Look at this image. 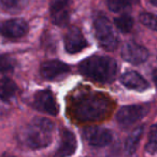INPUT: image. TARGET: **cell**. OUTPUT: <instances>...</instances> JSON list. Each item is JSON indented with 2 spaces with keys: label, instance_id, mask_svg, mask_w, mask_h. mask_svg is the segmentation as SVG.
Returning a JSON list of instances; mask_svg holds the SVG:
<instances>
[{
  "label": "cell",
  "instance_id": "obj_1",
  "mask_svg": "<svg viewBox=\"0 0 157 157\" xmlns=\"http://www.w3.org/2000/svg\"><path fill=\"white\" fill-rule=\"evenodd\" d=\"M111 109L110 100L101 94H86L78 97L72 105V114L82 122H96L105 118Z\"/></svg>",
  "mask_w": 157,
  "mask_h": 157
},
{
  "label": "cell",
  "instance_id": "obj_2",
  "mask_svg": "<svg viewBox=\"0 0 157 157\" xmlns=\"http://www.w3.org/2000/svg\"><path fill=\"white\" fill-rule=\"evenodd\" d=\"M78 70L84 76L98 83H111L117 72V65L113 58L94 55L83 60Z\"/></svg>",
  "mask_w": 157,
  "mask_h": 157
},
{
  "label": "cell",
  "instance_id": "obj_3",
  "mask_svg": "<svg viewBox=\"0 0 157 157\" xmlns=\"http://www.w3.org/2000/svg\"><path fill=\"white\" fill-rule=\"evenodd\" d=\"M54 124L48 118L36 117L23 128L20 139L26 146L33 150L48 146L52 142Z\"/></svg>",
  "mask_w": 157,
  "mask_h": 157
},
{
  "label": "cell",
  "instance_id": "obj_4",
  "mask_svg": "<svg viewBox=\"0 0 157 157\" xmlns=\"http://www.w3.org/2000/svg\"><path fill=\"white\" fill-rule=\"evenodd\" d=\"M94 27L96 38L101 48H103L105 51L115 50L118 40L110 21L105 16H99L95 21Z\"/></svg>",
  "mask_w": 157,
  "mask_h": 157
},
{
  "label": "cell",
  "instance_id": "obj_5",
  "mask_svg": "<svg viewBox=\"0 0 157 157\" xmlns=\"http://www.w3.org/2000/svg\"><path fill=\"white\" fill-rule=\"evenodd\" d=\"M72 10L71 0H54L51 5V20L57 26H66Z\"/></svg>",
  "mask_w": 157,
  "mask_h": 157
},
{
  "label": "cell",
  "instance_id": "obj_6",
  "mask_svg": "<svg viewBox=\"0 0 157 157\" xmlns=\"http://www.w3.org/2000/svg\"><path fill=\"white\" fill-rule=\"evenodd\" d=\"M33 107L38 111L50 115H57L58 113V105L54 98V95L50 90H39L33 97Z\"/></svg>",
  "mask_w": 157,
  "mask_h": 157
},
{
  "label": "cell",
  "instance_id": "obj_7",
  "mask_svg": "<svg viewBox=\"0 0 157 157\" xmlns=\"http://www.w3.org/2000/svg\"><path fill=\"white\" fill-rule=\"evenodd\" d=\"M83 138L90 145L102 147L112 141V132L102 127H88L83 131Z\"/></svg>",
  "mask_w": 157,
  "mask_h": 157
},
{
  "label": "cell",
  "instance_id": "obj_8",
  "mask_svg": "<svg viewBox=\"0 0 157 157\" xmlns=\"http://www.w3.org/2000/svg\"><path fill=\"white\" fill-rule=\"evenodd\" d=\"M148 109L143 105H126L123 107L116 114V120L118 124L123 126H129L133 123L141 120L146 113Z\"/></svg>",
  "mask_w": 157,
  "mask_h": 157
},
{
  "label": "cell",
  "instance_id": "obj_9",
  "mask_svg": "<svg viewBox=\"0 0 157 157\" xmlns=\"http://www.w3.org/2000/svg\"><path fill=\"white\" fill-rule=\"evenodd\" d=\"M28 25L24 20L14 18L0 23V35L9 39H17L26 35Z\"/></svg>",
  "mask_w": 157,
  "mask_h": 157
},
{
  "label": "cell",
  "instance_id": "obj_10",
  "mask_svg": "<svg viewBox=\"0 0 157 157\" xmlns=\"http://www.w3.org/2000/svg\"><path fill=\"white\" fill-rule=\"evenodd\" d=\"M148 51L135 42H128L122 48V57L132 65H140L148 58Z\"/></svg>",
  "mask_w": 157,
  "mask_h": 157
},
{
  "label": "cell",
  "instance_id": "obj_11",
  "mask_svg": "<svg viewBox=\"0 0 157 157\" xmlns=\"http://www.w3.org/2000/svg\"><path fill=\"white\" fill-rule=\"evenodd\" d=\"M87 46V41L81 30L76 27H71L65 36V48L70 54L81 52Z\"/></svg>",
  "mask_w": 157,
  "mask_h": 157
},
{
  "label": "cell",
  "instance_id": "obj_12",
  "mask_svg": "<svg viewBox=\"0 0 157 157\" xmlns=\"http://www.w3.org/2000/svg\"><path fill=\"white\" fill-rule=\"evenodd\" d=\"M76 148V139L74 135L68 129H63L60 135V145L55 152V157L71 156Z\"/></svg>",
  "mask_w": 157,
  "mask_h": 157
},
{
  "label": "cell",
  "instance_id": "obj_13",
  "mask_svg": "<svg viewBox=\"0 0 157 157\" xmlns=\"http://www.w3.org/2000/svg\"><path fill=\"white\" fill-rule=\"evenodd\" d=\"M70 68L66 65L65 63L59 60H48L45 61L41 65V75L48 80L58 78V76L63 75V74L68 73Z\"/></svg>",
  "mask_w": 157,
  "mask_h": 157
},
{
  "label": "cell",
  "instance_id": "obj_14",
  "mask_svg": "<svg viewBox=\"0 0 157 157\" xmlns=\"http://www.w3.org/2000/svg\"><path fill=\"white\" fill-rule=\"evenodd\" d=\"M121 82L124 86L138 92H143L148 88V83L136 71H127L121 76Z\"/></svg>",
  "mask_w": 157,
  "mask_h": 157
},
{
  "label": "cell",
  "instance_id": "obj_15",
  "mask_svg": "<svg viewBox=\"0 0 157 157\" xmlns=\"http://www.w3.org/2000/svg\"><path fill=\"white\" fill-rule=\"evenodd\" d=\"M17 92L16 84L9 78H0V98L2 100L11 99Z\"/></svg>",
  "mask_w": 157,
  "mask_h": 157
},
{
  "label": "cell",
  "instance_id": "obj_16",
  "mask_svg": "<svg viewBox=\"0 0 157 157\" xmlns=\"http://www.w3.org/2000/svg\"><path fill=\"white\" fill-rule=\"evenodd\" d=\"M142 133H143V127H137L129 135V137L126 140V143H125V150H126L127 154H133L136 152L140 140H141Z\"/></svg>",
  "mask_w": 157,
  "mask_h": 157
},
{
  "label": "cell",
  "instance_id": "obj_17",
  "mask_svg": "<svg viewBox=\"0 0 157 157\" xmlns=\"http://www.w3.org/2000/svg\"><path fill=\"white\" fill-rule=\"evenodd\" d=\"M29 0H0V3L6 11L10 13L21 12L27 6Z\"/></svg>",
  "mask_w": 157,
  "mask_h": 157
},
{
  "label": "cell",
  "instance_id": "obj_18",
  "mask_svg": "<svg viewBox=\"0 0 157 157\" xmlns=\"http://www.w3.org/2000/svg\"><path fill=\"white\" fill-rule=\"evenodd\" d=\"M115 23V26L117 27L118 30H121L122 33H129V31L132 29L133 26V20L130 15L128 14H123L120 17L115 18L114 21Z\"/></svg>",
  "mask_w": 157,
  "mask_h": 157
},
{
  "label": "cell",
  "instance_id": "obj_19",
  "mask_svg": "<svg viewBox=\"0 0 157 157\" xmlns=\"http://www.w3.org/2000/svg\"><path fill=\"white\" fill-rule=\"evenodd\" d=\"M145 150L150 154H156L157 153V125L151 127L148 141L146 143Z\"/></svg>",
  "mask_w": 157,
  "mask_h": 157
},
{
  "label": "cell",
  "instance_id": "obj_20",
  "mask_svg": "<svg viewBox=\"0 0 157 157\" xmlns=\"http://www.w3.org/2000/svg\"><path fill=\"white\" fill-rule=\"evenodd\" d=\"M15 67V61L12 57L8 55H1L0 56V71L2 73L12 72Z\"/></svg>",
  "mask_w": 157,
  "mask_h": 157
},
{
  "label": "cell",
  "instance_id": "obj_21",
  "mask_svg": "<svg viewBox=\"0 0 157 157\" xmlns=\"http://www.w3.org/2000/svg\"><path fill=\"white\" fill-rule=\"evenodd\" d=\"M140 21L144 26L148 27L152 30L157 31V16L151 13H142L140 15Z\"/></svg>",
  "mask_w": 157,
  "mask_h": 157
},
{
  "label": "cell",
  "instance_id": "obj_22",
  "mask_svg": "<svg viewBox=\"0 0 157 157\" xmlns=\"http://www.w3.org/2000/svg\"><path fill=\"white\" fill-rule=\"evenodd\" d=\"M108 7L113 12H121L129 6V0H107Z\"/></svg>",
  "mask_w": 157,
  "mask_h": 157
},
{
  "label": "cell",
  "instance_id": "obj_23",
  "mask_svg": "<svg viewBox=\"0 0 157 157\" xmlns=\"http://www.w3.org/2000/svg\"><path fill=\"white\" fill-rule=\"evenodd\" d=\"M153 81H154L155 85H156V87H157V69H155L154 71H153Z\"/></svg>",
  "mask_w": 157,
  "mask_h": 157
},
{
  "label": "cell",
  "instance_id": "obj_24",
  "mask_svg": "<svg viewBox=\"0 0 157 157\" xmlns=\"http://www.w3.org/2000/svg\"><path fill=\"white\" fill-rule=\"evenodd\" d=\"M150 2L152 3V5H154L157 7V0H150Z\"/></svg>",
  "mask_w": 157,
  "mask_h": 157
},
{
  "label": "cell",
  "instance_id": "obj_25",
  "mask_svg": "<svg viewBox=\"0 0 157 157\" xmlns=\"http://www.w3.org/2000/svg\"><path fill=\"white\" fill-rule=\"evenodd\" d=\"M5 157H13V156H5Z\"/></svg>",
  "mask_w": 157,
  "mask_h": 157
}]
</instances>
